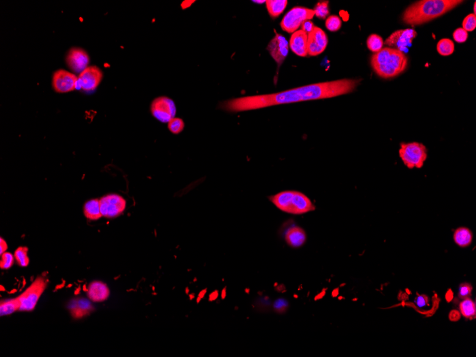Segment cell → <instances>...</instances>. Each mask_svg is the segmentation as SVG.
<instances>
[{
  "label": "cell",
  "instance_id": "6",
  "mask_svg": "<svg viewBox=\"0 0 476 357\" xmlns=\"http://www.w3.org/2000/svg\"><path fill=\"white\" fill-rule=\"evenodd\" d=\"M315 15L314 9L302 7H293L284 16L280 27L288 33H294L297 31L304 22L311 20Z\"/></svg>",
  "mask_w": 476,
  "mask_h": 357
},
{
  "label": "cell",
  "instance_id": "19",
  "mask_svg": "<svg viewBox=\"0 0 476 357\" xmlns=\"http://www.w3.org/2000/svg\"><path fill=\"white\" fill-rule=\"evenodd\" d=\"M69 309L75 318L79 319L88 315L94 310V307L88 300L84 299L73 300L69 303Z\"/></svg>",
  "mask_w": 476,
  "mask_h": 357
},
{
  "label": "cell",
  "instance_id": "27",
  "mask_svg": "<svg viewBox=\"0 0 476 357\" xmlns=\"http://www.w3.org/2000/svg\"><path fill=\"white\" fill-rule=\"evenodd\" d=\"M28 248L20 247L16 249L15 258L18 265L22 267H26L29 263V257L27 256Z\"/></svg>",
  "mask_w": 476,
  "mask_h": 357
},
{
  "label": "cell",
  "instance_id": "1",
  "mask_svg": "<svg viewBox=\"0 0 476 357\" xmlns=\"http://www.w3.org/2000/svg\"><path fill=\"white\" fill-rule=\"evenodd\" d=\"M360 82V80L344 79L313 83L274 94L242 96L230 99L222 102L220 107L225 111L238 113L283 104L330 99L353 92Z\"/></svg>",
  "mask_w": 476,
  "mask_h": 357
},
{
  "label": "cell",
  "instance_id": "17",
  "mask_svg": "<svg viewBox=\"0 0 476 357\" xmlns=\"http://www.w3.org/2000/svg\"><path fill=\"white\" fill-rule=\"evenodd\" d=\"M285 239L288 246L293 248L302 247L307 241L305 230L297 225L292 226L287 230Z\"/></svg>",
  "mask_w": 476,
  "mask_h": 357
},
{
  "label": "cell",
  "instance_id": "41",
  "mask_svg": "<svg viewBox=\"0 0 476 357\" xmlns=\"http://www.w3.org/2000/svg\"><path fill=\"white\" fill-rule=\"evenodd\" d=\"M474 15H476V3H474Z\"/></svg>",
  "mask_w": 476,
  "mask_h": 357
},
{
  "label": "cell",
  "instance_id": "4",
  "mask_svg": "<svg viewBox=\"0 0 476 357\" xmlns=\"http://www.w3.org/2000/svg\"><path fill=\"white\" fill-rule=\"evenodd\" d=\"M269 199L278 209L289 214H305L315 210L312 200L299 191H282Z\"/></svg>",
  "mask_w": 476,
  "mask_h": 357
},
{
  "label": "cell",
  "instance_id": "33",
  "mask_svg": "<svg viewBox=\"0 0 476 357\" xmlns=\"http://www.w3.org/2000/svg\"><path fill=\"white\" fill-rule=\"evenodd\" d=\"M453 37L454 40L458 43H463V42L467 41L468 37H469V33L466 30L463 29V28H458V29L454 31Z\"/></svg>",
  "mask_w": 476,
  "mask_h": 357
},
{
  "label": "cell",
  "instance_id": "5",
  "mask_svg": "<svg viewBox=\"0 0 476 357\" xmlns=\"http://www.w3.org/2000/svg\"><path fill=\"white\" fill-rule=\"evenodd\" d=\"M398 153L403 164L409 169L422 168L428 158L426 147L418 142L401 143Z\"/></svg>",
  "mask_w": 476,
  "mask_h": 357
},
{
  "label": "cell",
  "instance_id": "11",
  "mask_svg": "<svg viewBox=\"0 0 476 357\" xmlns=\"http://www.w3.org/2000/svg\"><path fill=\"white\" fill-rule=\"evenodd\" d=\"M103 78L102 70L96 66H88L78 77V89L84 91H94L100 84Z\"/></svg>",
  "mask_w": 476,
  "mask_h": 357
},
{
  "label": "cell",
  "instance_id": "22",
  "mask_svg": "<svg viewBox=\"0 0 476 357\" xmlns=\"http://www.w3.org/2000/svg\"><path fill=\"white\" fill-rule=\"evenodd\" d=\"M85 216L91 220H96L102 217L100 209V201L97 199L89 200L83 208Z\"/></svg>",
  "mask_w": 476,
  "mask_h": 357
},
{
  "label": "cell",
  "instance_id": "38",
  "mask_svg": "<svg viewBox=\"0 0 476 357\" xmlns=\"http://www.w3.org/2000/svg\"><path fill=\"white\" fill-rule=\"evenodd\" d=\"M0 247H1V248H0V254H1V255L3 253L5 252V251L7 250L8 247L7 243H6L5 241H4L2 238L0 239Z\"/></svg>",
  "mask_w": 476,
  "mask_h": 357
},
{
  "label": "cell",
  "instance_id": "29",
  "mask_svg": "<svg viewBox=\"0 0 476 357\" xmlns=\"http://www.w3.org/2000/svg\"><path fill=\"white\" fill-rule=\"evenodd\" d=\"M342 25H343V22L338 16L331 15L328 17L327 20H326V27L329 31H332V32L339 31L341 29Z\"/></svg>",
  "mask_w": 476,
  "mask_h": 357
},
{
  "label": "cell",
  "instance_id": "31",
  "mask_svg": "<svg viewBox=\"0 0 476 357\" xmlns=\"http://www.w3.org/2000/svg\"><path fill=\"white\" fill-rule=\"evenodd\" d=\"M476 27V16L474 14H470L466 16L463 21V29L466 31H473Z\"/></svg>",
  "mask_w": 476,
  "mask_h": 357
},
{
  "label": "cell",
  "instance_id": "3",
  "mask_svg": "<svg viewBox=\"0 0 476 357\" xmlns=\"http://www.w3.org/2000/svg\"><path fill=\"white\" fill-rule=\"evenodd\" d=\"M373 72L383 79H391L403 73L408 66V58L403 52L391 47L383 48L371 57Z\"/></svg>",
  "mask_w": 476,
  "mask_h": 357
},
{
  "label": "cell",
  "instance_id": "21",
  "mask_svg": "<svg viewBox=\"0 0 476 357\" xmlns=\"http://www.w3.org/2000/svg\"><path fill=\"white\" fill-rule=\"evenodd\" d=\"M265 3L269 16L272 19H275L283 14L288 6V1L287 0H267Z\"/></svg>",
  "mask_w": 476,
  "mask_h": 357
},
{
  "label": "cell",
  "instance_id": "20",
  "mask_svg": "<svg viewBox=\"0 0 476 357\" xmlns=\"http://www.w3.org/2000/svg\"><path fill=\"white\" fill-rule=\"evenodd\" d=\"M453 240L455 244L461 247H469L472 243L473 233L467 227H458L453 234Z\"/></svg>",
  "mask_w": 476,
  "mask_h": 357
},
{
  "label": "cell",
  "instance_id": "32",
  "mask_svg": "<svg viewBox=\"0 0 476 357\" xmlns=\"http://www.w3.org/2000/svg\"><path fill=\"white\" fill-rule=\"evenodd\" d=\"M15 257L9 253V252H4L1 255V262H0V267L1 269H9L15 261Z\"/></svg>",
  "mask_w": 476,
  "mask_h": 357
},
{
  "label": "cell",
  "instance_id": "39",
  "mask_svg": "<svg viewBox=\"0 0 476 357\" xmlns=\"http://www.w3.org/2000/svg\"><path fill=\"white\" fill-rule=\"evenodd\" d=\"M285 306H287V305L286 304H285V302H284L283 300H277V302H276V304L275 305L276 309H277V310H280V309H281L282 306H283H283L284 307H285Z\"/></svg>",
  "mask_w": 476,
  "mask_h": 357
},
{
  "label": "cell",
  "instance_id": "2",
  "mask_svg": "<svg viewBox=\"0 0 476 357\" xmlns=\"http://www.w3.org/2000/svg\"><path fill=\"white\" fill-rule=\"evenodd\" d=\"M462 2L461 0H422L410 5L402 20L411 27L423 25L445 15Z\"/></svg>",
  "mask_w": 476,
  "mask_h": 357
},
{
  "label": "cell",
  "instance_id": "34",
  "mask_svg": "<svg viewBox=\"0 0 476 357\" xmlns=\"http://www.w3.org/2000/svg\"><path fill=\"white\" fill-rule=\"evenodd\" d=\"M472 286L471 284L468 283L461 284L459 287L458 297L463 300L469 298L471 297V293H472Z\"/></svg>",
  "mask_w": 476,
  "mask_h": 357
},
{
  "label": "cell",
  "instance_id": "8",
  "mask_svg": "<svg viewBox=\"0 0 476 357\" xmlns=\"http://www.w3.org/2000/svg\"><path fill=\"white\" fill-rule=\"evenodd\" d=\"M153 116L161 123H168L175 118L177 109L176 104L167 96H160L153 101L151 106Z\"/></svg>",
  "mask_w": 476,
  "mask_h": 357
},
{
  "label": "cell",
  "instance_id": "7",
  "mask_svg": "<svg viewBox=\"0 0 476 357\" xmlns=\"http://www.w3.org/2000/svg\"><path fill=\"white\" fill-rule=\"evenodd\" d=\"M46 287L47 281L44 278L37 277L29 288L18 297L20 301V311L33 310Z\"/></svg>",
  "mask_w": 476,
  "mask_h": 357
},
{
  "label": "cell",
  "instance_id": "15",
  "mask_svg": "<svg viewBox=\"0 0 476 357\" xmlns=\"http://www.w3.org/2000/svg\"><path fill=\"white\" fill-rule=\"evenodd\" d=\"M66 61L71 70L81 74L89 66L90 58L87 52L83 49L75 47L68 52Z\"/></svg>",
  "mask_w": 476,
  "mask_h": 357
},
{
  "label": "cell",
  "instance_id": "36",
  "mask_svg": "<svg viewBox=\"0 0 476 357\" xmlns=\"http://www.w3.org/2000/svg\"><path fill=\"white\" fill-rule=\"evenodd\" d=\"M416 303L419 307H423V306L428 305V298L425 295H419L416 299Z\"/></svg>",
  "mask_w": 476,
  "mask_h": 357
},
{
  "label": "cell",
  "instance_id": "18",
  "mask_svg": "<svg viewBox=\"0 0 476 357\" xmlns=\"http://www.w3.org/2000/svg\"><path fill=\"white\" fill-rule=\"evenodd\" d=\"M109 290L106 284L102 282H94L90 284L88 290V297L91 301L100 302L105 301L109 296Z\"/></svg>",
  "mask_w": 476,
  "mask_h": 357
},
{
  "label": "cell",
  "instance_id": "28",
  "mask_svg": "<svg viewBox=\"0 0 476 357\" xmlns=\"http://www.w3.org/2000/svg\"><path fill=\"white\" fill-rule=\"evenodd\" d=\"M315 16L320 20H325L329 15V1H320L315 5Z\"/></svg>",
  "mask_w": 476,
  "mask_h": 357
},
{
  "label": "cell",
  "instance_id": "9",
  "mask_svg": "<svg viewBox=\"0 0 476 357\" xmlns=\"http://www.w3.org/2000/svg\"><path fill=\"white\" fill-rule=\"evenodd\" d=\"M99 201L102 216L107 219H113L122 214L127 205L125 199L117 194L105 195Z\"/></svg>",
  "mask_w": 476,
  "mask_h": 357
},
{
  "label": "cell",
  "instance_id": "40",
  "mask_svg": "<svg viewBox=\"0 0 476 357\" xmlns=\"http://www.w3.org/2000/svg\"><path fill=\"white\" fill-rule=\"evenodd\" d=\"M266 1H253V2L259 3V4H263V3L265 2Z\"/></svg>",
  "mask_w": 476,
  "mask_h": 357
},
{
  "label": "cell",
  "instance_id": "26",
  "mask_svg": "<svg viewBox=\"0 0 476 357\" xmlns=\"http://www.w3.org/2000/svg\"><path fill=\"white\" fill-rule=\"evenodd\" d=\"M367 45L369 50L373 53H377L381 51L384 46V40L382 37L378 34H371L367 41Z\"/></svg>",
  "mask_w": 476,
  "mask_h": 357
},
{
  "label": "cell",
  "instance_id": "30",
  "mask_svg": "<svg viewBox=\"0 0 476 357\" xmlns=\"http://www.w3.org/2000/svg\"><path fill=\"white\" fill-rule=\"evenodd\" d=\"M168 128L172 134H179L184 131L185 124L183 119L175 117L168 123Z\"/></svg>",
  "mask_w": 476,
  "mask_h": 357
},
{
  "label": "cell",
  "instance_id": "16",
  "mask_svg": "<svg viewBox=\"0 0 476 357\" xmlns=\"http://www.w3.org/2000/svg\"><path fill=\"white\" fill-rule=\"evenodd\" d=\"M307 38L308 34L302 29L293 33L290 40L291 51L299 56L305 57L307 55Z\"/></svg>",
  "mask_w": 476,
  "mask_h": 357
},
{
  "label": "cell",
  "instance_id": "14",
  "mask_svg": "<svg viewBox=\"0 0 476 357\" xmlns=\"http://www.w3.org/2000/svg\"><path fill=\"white\" fill-rule=\"evenodd\" d=\"M267 50L280 67L288 56L289 44L283 35L275 32V37L268 44Z\"/></svg>",
  "mask_w": 476,
  "mask_h": 357
},
{
  "label": "cell",
  "instance_id": "37",
  "mask_svg": "<svg viewBox=\"0 0 476 357\" xmlns=\"http://www.w3.org/2000/svg\"><path fill=\"white\" fill-rule=\"evenodd\" d=\"M461 318V312L457 310H452L449 314V319L451 322H457Z\"/></svg>",
  "mask_w": 476,
  "mask_h": 357
},
{
  "label": "cell",
  "instance_id": "10",
  "mask_svg": "<svg viewBox=\"0 0 476 357\" xmlns=\"http://www.w3.org/2000/svg\"><path fill=\"white\" fill-rule=\"evenodd\" d=\"M53 86L59 94H65L78 89V77L64 69L56 71L53 74Z\"/></svg>",
  "mask_w": 476,
  "mask_h": 357
},
{
  "label": "cell",
  "instance_id": "24",
  "mask_svg": "<svg viewBox=\"0 0 476 357\" xmlns=\"http://www.w3.org/2000/svg\"><path fill=\"white\" fill-rule=\"evenodd\" d=\"M20 301L19 298L15 299L6 300L1 303L0 306V314L1 316L11 314L16 311L20 310Z\"/></svg>",
  "mask_w": 476,
  "mask_h": 357
},
{
  "label": "cell",
  "instance_id": "12",
  "mask_svg": "<svg viewBox=\"0 0 476 357\" xmlns=\"http://www.w3.org/2000/svg\"><path fill=\"white\" fill-rule=\"evenodd\" d=\"M417 37V32L413 29L397 30L392 33L384 42V44L391 48L403 52L406 47L411 45L413 40Z\"/></svg>",
  "mask_w": 476,
  "mask_h": 357
},
{
  "label": "cell",
  "instance_id": "25",
  "mask_svg": "<svg viewBox=\"0 0 476 357\" xmlns=\"http://www.w3.org/2000/svg\"><path fill=\"white\" fill-rule=\"evenodd\" d=\"M437 52L441 56H450L455 51V44L450 39H442L438 42Z\"/></svg>",
  "mask_w": 476,
  "mask_h": 357
},
{
  "label": "cell",
  "instance_id": "35",
  "mask_svg": "<svg viewBox=\"0 0 476 357\" xmlns=\"http://www.w3.org/2000/svg\"><path fill=\"white\" fill-rule=\"evenodd\" d=\"M301 27H302V31H305V32L308 34L309 33L313 31L314 27H315V25H314L313 22L311 20H307V21H305L302 24Z\"/></svg>",
  "mask_w": 476,
  "mask_h": 357
},
{
  "label": "cell",
  "instance_id": "13",
  "mask_svg": "<svg viewBox=\"0 0 476 357\" xmlns=\"http://www.w3.org/2000/svg\"><path fill=\"white\" fill-rule=\"evenodd\" d=\"M328 44V37L325 31L315 26L313 31L309 33L307 38V55L318 56L325 51Z\"/></svg>",
  "mask_w": 476,
  "mask_h": 357
},
{
  "label": "cell",
  "instance_id": "23",
  "mask_svg": "<svg viewBox=\"0 0 476 357\" xmlns=\"http://www.w3.org/2000/svg\"><path fill=\"white\" fill-rule=\"evenodd\" d=\"M461 313L465 318L473 320L476 318V303L470 298L463 299L459 305Z\"/></svg>",
  "mask_w": 476,
  "mask_h": 357
}]
</instances>
